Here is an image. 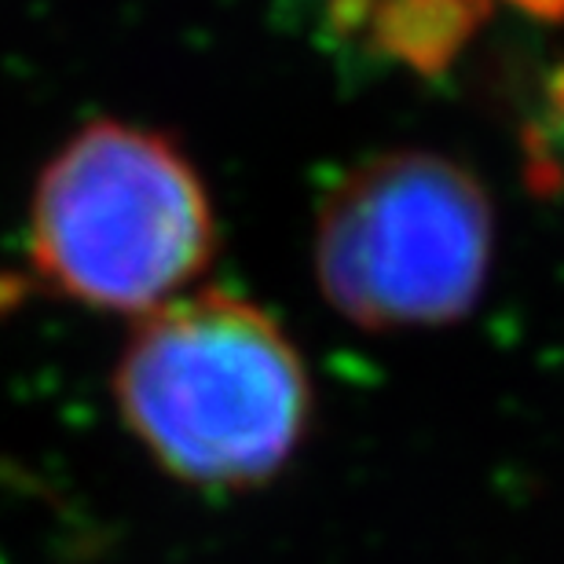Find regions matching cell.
<instances>
[{
	"mask_svg": "<svg viewBox=\"0 0 564 564\" xmlns=\"http://www.w3.org/2000/svg\"><path fill=\"white\" fill-rule=\"evenodd\" d=\"M129 433L198 488H250L286 466L312 419L297 345L253 301L184 293L140 315L115 370Z\"/></svg>",
	"mask_w": 564,
	"mask_h": 564,
	"instance_id": "cell-1",
	"label": "cell"
},
{
	"mask_svg": "<svg viewBox=\"0 0 564 564\" xmlns=\"http://www.w3.org/2000/svg\"><path fill=\"white\" fill-rule=\"evenodd\" d=\"M480 22V0H381L375 37L389 55L436 70L455 55Z\"/></svg>",
	"mask_w": 564,
	"mask_h": 564,
	"instance_id": "cell-4",
	"label": "cell"
},
{
	"mask_svg": "<svg viewBox=\"0 0 564 564\" xmlns=\"http://www.w3.org/2000/svg\"><path fill=\"white\" fill-rule=\"evenodd\" d=\"M513 4H521L532 11V15H546V19L564 15V0H513Z\"/></svg>",
	"mask_w": 564,
	"mask_h": 564,
	"instance_id": "cell-5",
	"label": "cell"
},
{
	"mask_svg": "<svg viewBox=\"0 0 564 564\" xmlns=\"http://www.w3.org/2000/svg\"><path fill=\"white\" fill-rule=\"evenodd\" d=\"M495 253V213L469 169L386 151L337 180L315 224V279L364 330H422L473 312Z\"/></svg>",
	"mask_w": 564,
	"mask_h": 564,
	"instance_id": "cell-3",
	"label": "cell"
},
{
	"mask_svg": "<svg viewBox=\"0 0 564 564\" xmlns=\"http://www.w3.org/2000/svg\"><path fill=\"white\" fill-rule=\"evenodd\" d=\"M213 242L206 184L151 129L93 121L37 180L30 261L44 286L88 308L140 319L184 297Z\"/></svg>",
	"mask_w": 564,
	"mask_h": 564,
	"instance_id": "cell-2",
	"label": "cell"
}]
</instances>
